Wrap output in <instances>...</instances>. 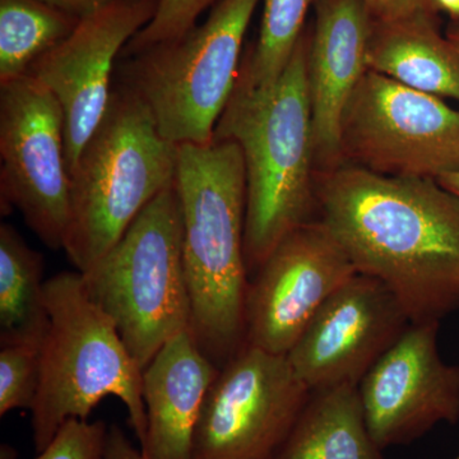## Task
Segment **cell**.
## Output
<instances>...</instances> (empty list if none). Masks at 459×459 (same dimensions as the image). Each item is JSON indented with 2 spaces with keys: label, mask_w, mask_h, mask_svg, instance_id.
I'll return each mask as SVG.
<instances>
[{
  "label": "cell",
  "mask_w": 459,
  "mask_h": 459,
  "mask_svg": "<svg viewBox=\"0 0 459 459\" xmlns=\"http://www.w3.org/2000/svg\"><path fill=\"white\" fill-rule=\"evenodd\" d=\"M316 198L356 271L382 281L412 325L459 309V197L439 181L343 164L316 172Z\"/></svg>",
  "instance_id": "1"
},
{
  "label": "cell",
  "mask_w": 459,
  "mask_h": 459,
  "mask_svg": "<svg viewBox=\"0 0 459 459\" xmlns=\"http://www.w3.org/2000/svg\"><path fill=\"white\" fill-rule=\"evenodd\" d=\"M175 188L183 222L190 331L221 369L246 344L247 178L234 141L178 146Z\"/></svg>",
  "instance_id": "2"
},
{
  "label": "cell",
  "mask_w": 459,
  "mask_h": 459,
  "mask_svg": "<svg viewBox=\"0 0 459 459\" xmlns=\"http://www.w3.org/2000/svg\"><path fill=\"white\" fill-rule=\"evenodd\" d=\"M309 29L276 83L264 90L235 84L213 140L234 141L247 178L246 261L256 272L272 250L312 221L316 157L309 89Z\"/></svg>",
  "instance_id": "3"
},
{
  "label": "cell",
  "mask_w": 459,
  "mask_h": 459,
  "mask_svg": "<svg viewBox=\"0 0 459 459\" xmlns=\"http://www.w3.org/2000/svg\"><path fill=\"white\" fill-rule=\"evenodd\" d=\"M178 146L162 137L150 108L129 87L113 86L98 128L71 171L65 247L89 271L146 205L175 183Z\"/></svg>",
  "instance_id": "4"
},
{
  "label": "cell",
  "mask_w": 459,
  "mask_h": 459,
  "mask_svg": "<svg viewBox=\"0 0 459 459\" xmlns=\"http://www.w3.org/2000/svg\"><path fill=\"white\" fill-rule=\"evenodd\" d=\"M50 323L40 349V383L31 409L33 444L44 451L71 420H89L100 402L122 401L141 446L147 415L140 365L117 325L91 299L81 272L45 281Z\"/></svg>",
  "instance_id": "5"
},
{
  "label": "cell",
  "mask_w": 459,
  "mask_h": 459,
  "mask_svg": "<svg viewBox=\"0 0 459 459\" xmlns=\"http://www.w3.org/2000/svg\"><path fill=\"white\" fill-rule=\"evenodd\" d=\"M82 277L91 299L113 320L142 370L169 340L190 329L192 303L175 183L146 205Z\"/></svg>",
  "instance_id": "6"
},
{
  "label": "cell",
  "mask_w": 459,
  "mask_h": 459,
  "mask_svg": "<svg viewBox=\"0 0 459 459\" xmlns=\"http://www.w3.org/2000/svg\"><path fill=\"white\" fill-rule=\"evenodd\" d=\"M261 0H219L178 40L123 59L120 82L146 104L171 143L208 144L237 84L243 42Z\"/></svg>",
  "instance_id": "7"
},
{
  "label": "cell",
  "mask_w": 459,
  "mask_h": 459,
  "mask_svg": "<svg viewBox=\"0 0 459 459\" xmlns=\"http://www.w3.org/2000/svg\"><path fill=\"white\" fill-rule=\"evenodd\" d=\"M340 153L374 174L439 179L459 171V108L368 69L344 108Z\"/></svg>",
  "instance_id": "8"
},
{
  "label": "cell",
  "mask_w": 459,
  "mask_h": 459,
  "mask_svg": "<svg viewBox=\"0 0 459 459\" xmlns=\"http://www.w3.org/2000/svg\"><path fill=\"white\" fill-rule=\"evenodd\" d=\"M0 159L2 212L17 208L45 246L63 249L71 198L65 114L31 74L0 84Z\"/></svg>",
  "instance_id": "9"
},
{
  "label": "cell",
  "mask_w": 459,
  "mask_h": 459,
  "mask_svg": "<svg viewBox=\"0 0 459 459\" xmlns=\"http://www.w3.org/2000/svg\"><path fill=\"white\" fill-rule=\"evenodd\" d=\"M310 395L287 355L244 344L208 392L192 459H273Z\"/></svg>",
  "instance_id": "10"
},
{
  "label": "cell",
  "mask_w": 459,
  "mask_h": 459,
  "mask_svg": "<svg viewBox=\"0 0 459 459\" xmlns=\"http://www.w3.org/2000/svg\"><path fill=\"white\" fill-rule=\"evenodd\" d=\"M356 273L325 223L299 226L272 250L249 282L246 343L287 355L323 304Z\"/></svg>",
  "instance_id": "11"
},
{
  "label": "cell",
  "mask_w": 459,
  "mask_h": 459,
  "mask_svg": "<svg viewBox=\"0 0 459 459\" xmlns=\"http://www.w3.org/2000/svg\"><path fill=\"white\" fill-rule=\"evenodd\" d=\"M440 323L411 325L359 383L365 420L382 451L459 422V365L443 360Z\"/></svg>",
  "instance_id": "12"
},
{
  "label": "cell",
  "mask_w": 459,
  "mask_h": 459,
  "mask_svg": "<svg viewBox=\"0 0 459 459\" xmlns=\"http://www.w3.org/2000/svg\"><path fill=\"white\" fill-rule=\"evenodd\" d=\"M411 325L382 281L356 273L323 304L287 359L310 392L358 386Z\"/></svg>",
  "instance_id": "13"
},
{
  "label": "cell",
  "mask_w": 459,
  "mask_h": 459,
  "mask_svg": "<svg viewBox=\"0 0 459 459\" xmlns=\"http://www.w3.org/2000/svg\"><path fill=\"white\" fill-rule=\"evenodd\" d=\"M157 0H117L82 18L74 31L30 68L65 114L69 175L98 128L108 101L115 63L126 45L155 16Z\"/></svg>",
  "instance_id": "14"
},
{
  "label": "cell",
  "mask_w": 459,
  "mask_h": 459,
  "mask_svg": "<svg viewBox=\"0 0 459 459\" xmlns=\"http://www.w3.org/2000/svg\"><path fill=\"white\" fill-rule=\"evenodd\" d=\"M307 44V89L316 172L341 162L340 126L347 102L368 72L373 20L362 0H316Z\"/></svg>",
  "instance_id": "15"
},
{
  "label": "cell",
  "mask_w": 459,
  "mask_h": 459,
  "mask_svg": "<svg viewBox=\"0 0 459 459\" xmlns=\"http://www.w3.org/2000/svg\"><path fill=\"white\" fill-rule=\"evenodd\" d=\"M220 368L192 331L169 340L142 373L147 433L141 451L150 459H192L199 415Z\"/></svg>",
  "instance_id": "16"
},
{
  "label": "cell",
  "mask_w": 459,
  "mask_h": 459,
  "mask_svg": "<svg viewBox=\"0 0 459 459\" xmlns=\"http://www.w3.org/2000/svg\"><path fill=\"white\" fill-rule=\"evenodd\" d=\"M367 65L410 89L459 104V56L440 31L439 16L373 21Z\"/></svg>",
  "instance_id": "17"
},
{
  "label": "cell",
  "mask_w": 459,
  "mask_h": 459,
  "mask_svg": "<svg viewBox=\"0 0 459 459\" xmlns=\"http://www.w3.org/2000/svg\"><path fill=\"white\" fill-rule=\"evenodd\" d=\"M273 459H385L368 428L358 386L312 392Z\"/></svg>",
  "instance_id": "18"
},
{
  "label": "cell",
  "mask_w": 459,
  "mask_h": 459,
  "mask_svg": "<svg viewBox=\"0 0 459 459\" xmlns=\"http://www.w3.org/2000/svg\"><path fill=\"white\" fill-rule=\"evenodd\" d=\"M44 258L9 223L0 225V346H41L50 316Z\"/></svg>",
  "instance_id": "19"
},
{
  "label": "cell",
  "mask_w": 459,
  "mask_h": 459,
  "mask_svg": "<svg viewBox=\"0 0 459 459\" xmlns=\"http://www.w3.org/2000/svg\"><path fill=\"white\" fill-rule=\"evenodd\" d=\"M80 21L41 0H0V84L29 74Z\"/></svg>",
  "instance_id": "20"
},
{
  "label": "cell",
  "mask_w": 459,
  "mask_h": 459,
  "mask_svg": "<svg viewBox=\"0 0 459 459\" xmlns=\"http://www.w3.org/2000/svg\"><path fill=\"white\" fill-rule=\"evenodd\" d=\"M316 0H264L261 31L241 62L238 82L253 90L276 83L305 31L307 12Z\"/></svg>",
  "instance_id": "21"
},
{
  "label": "cell",
  "mask_w": 459,
  "mask_h": 459,
  "mask_svg": "<svg viewBox=\"0 0 459 459\" xmlns=\"http://www.w3.org/2000/svg\"><path fill=\"white\" fill-rule=\"evenodd\" d=\"M40 349L33 344L0 346V416L31 411L40 383Z\"/></svg>",
  "instance_id": "22"
},
{
  "label": "cell",
  "mask_w": 459,
  "mask_h": 459,
  "mask_svg": "<svg viewBox=\"0 0 459 459\" xmlns=\"http://www.w3.org/2000/svg\"><path fill=\"white\" fill-rule=\"evenodd\" d=\"M219 0H157L155 16L124 48L120 59H128L178 40L197 26L199 16Z\"/></svg>",
  "instance_id": "23"
},
{
  "label": "cell",
  "mask_w": 459,
  "mask_h": 459,
  "mask_svg": "<svg viewBox=\"0 0 459 459\" xmlns=\"http://www.w3.org/2000/svg\"><path fill=\"white\" fill-rule=\"evenodd\" d=\"M108 429L102 421L71 420L35 459H101ZM0 459H17V452L3 444Z\"/></svg>",
  "instance_id": "24"
},
{
  "label": "cell",
  "mask_w": 459,
  "mask_h": 459,
  "mask_svg": "<svg viewBox=\"0 0 459 459\" xmlns=\"http://www.w3.org/2000/svg\"><path fill=\"white\" fill-rule=\"evenodd\" d=\"M371 20L394 22L418 16H437L439 8L434 0H362Z\"/></svg>",
  "instance_id": "25"
},
{
  "label": "cell",
  "mask_w": 459,
  "mask_h": 459,
  "mask_svg": "<svg viewBox=\"0 0 459 459\" xmlns=\"http://www.w3.org/2000/svg\"><path fill=\"white\" fill-rule=\"evenodd\" d=\"M101 459H150L143 455L141 449L135 448L122 429L110 427L108 429L107 440H105L104 452Z\"/></svg>",
  "instance_id": "26"
},
{
  "label": "cell",
  "mask_w": 459,
  "mask_h": 459,
  "mask_svg": "<svg viewBox=\"0 0 459 459\" xmlns=\"http://www.w3.org/2000/svg\"><path fill=\"white\" fill-rule=\"evenodd\" d=\"M41 2L60 9L78 20H82L117 0H41Z\"/></svg>",
  "instance_id": "27"
},
{
  "label": "cell",
  "mask_w": 459,
  "mask_h": 459,
  "mask_svg": "<svg viewBox=\"0 0 459 459\" xmlns=\"http://www.w3.org/2000/svg\"><path fill=\"white\" fill-rule=\"evenodd\" d=\"M444 35L451 42L453 49L455 50L459 56V17L451 18L448 25H446V31H444Z\"/></svg>",
  "instance_id": "28"
},
{
  "label": "cell",
  "mask_w": 459,
  "mask_h": 459,
  "mask_svg": "<svg viewBox=\"0 0 459 459\" xmlns=\"http://www.w3.org/2000/svg\"><path fill=\"white\" fill-rule=\"evenodd\" d=\"M437 180L442 184L444 188L448 189L449 192H452L453 195L459 197V171L443 175V177H440L439 179Z\"/></svg>",
  "instance_id": "29"
},
{
  "label": "cell",
  "mask_w": 459,
  "mask_h": 459,
  "mask_svg": "<svg viewBox=\"0 0 459 459\" xmlns=\"http://www.w3.org/2000/svg\"><path fill=\"white\" fill-rule=\"evenodd\" d=\"M439 11L446 12L451 18L459 17V0H434Z\"/></svg>",
  "instance_id": "30"
},
{
  "label": "cell",
  "mask_w": 459,
  "mask_h": 459,
  "mask_svg": "<svg viewBox=\"0 0 459 459\" xmlns=\"http://www.w3.org/2000/svg\"><path fill=\"white\" fill-rule=\"evenodd\" d=\"M455 459H459V455H457V457H455Z\"/></svg>",
  "instance_id": "31"
}]
</instances>
